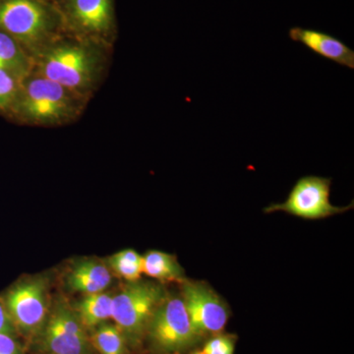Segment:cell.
Listing matches in <instances>:
<instances>
[{
  "label": "cell",
  "instance_id": "12",
  "mask_svg": "<svg viewBox=\"0 0 354 354\" xmlns=\"http://www.w3.org/2000/svg\"><path fill=\"white\" fill-rule=\"evenodd\" d=\"M111 283L108 266L97 260L77 261L65 277V283L72 292L85 295L102 292Z\"/></svg>",
  "mask_w": 354,
  "mask_h": 354
},
{
  "label": "cell",
  "instance_id": "5",
  "mask_svg": "<svg viewBox=\"0 0 354 354\" xmlns=\"http://www.w3.org/2000/svg\"><path fill=\"white\" fill-rule=\"evenodd\" d=\"M48 281L29 277L13 283L0 297L18 335L31 337L43 330L50 315Z\"/></svg>",
  "mask_w": 354,
  "mask_h": 354
},
{
  "label": "cell",
  "instance_id": "19",
  "mask_svg": "<svg viewBox=\"0 0 354 354\" xmlns=\"http://www.w3.org/2000/svg\"><path fill=\"white\" fill-rule=\"evenodd\" d=\"M237 337L235 335L221 334L212 335L208 337L204 346L202 353L204 354H234L235 344Z\"/></svg>",
  "mask_w": 354,
  "mask_h": 354
},
{
  "label": "cell",
  "instance_id": "4",
  "mask_svg": "<svg viewBox=\"0 0 354 354\" xmlns=\"http://www.w3.org/2000/svg\"><path fill=\"white\" fill-rule=\"evenodd\" d=\"M164 286L150 281H127L113 297V319L127 339L136 348L146 339L156 309L167 297Z\"/></svg>",
  "mask_w": 354,
  "mask_h": 354
},
{
  "label": "cell",
  "instance_id": "16",
  "mask_svg": "<svg viewBox=\"0 0 354 354\" xmlns=\"http://www.w3.org/2000/svg\"><path fill=\"white\" fill-rule=\"evenodd\" d=\"M90 342L101 354H127L124 335L115 324L104 322L91 332Z\"/></svg>",
  "mask_w": 354,
  "mask_h": 354
},
{
  "label": "cell",
  "instance_id": "22",
  "mask_svg": "<svg viewBox=\"0 0 354 354\" xmlns=\"http://www.w3.org/2000/svg\"><path fill=\"white\" fill-rule=\"evenodd\" d=\"M189 354H204L202 353V351H191V353Z\"/></svg>",
  "mask_w": 354,
  "mask_h": 354
},
{
  "label": "cell",
  "instance_id": "3",
  "mask_svg": "<svg viewBox=\"0 0 354 354\" xmlns=\"http://www.w3.org/2000/svg\"><path fill=\"white\" fill-rule=\"evenodd\" d=\"M0 30L32 58L66 34L55 0H0Z\"/></svg>",
  "mask_w": 354,
  "mask_h": 354
},
{
  "label": "cell",
  "instance_id": "6",
  "mask_svg": "<svg viewBox=\"0 0 354 354\" xmlns=\"http://www.w3.org/2000/svg\"><path fill=\"white\" fill-rule=\"evenodd\" d=\"M146 339L160 353L190 351L204 339L195 332L181 297L167 295L152 317Z\"/></svg>",
  "mask_w": 354,
  "mask_h": 354
},
{
  "label": "cell",
  "instance_id": "10",
  "mask_svg": "<svg viewBox=\"0 0 354 354\" xmlns=\"http://www.w3.org/2000/svg\"><path fill=\"white\" fill-rule=\"evenodd\" d=\"M41 333L44 348L51 354H90L88 330L64 302L53 306Z\"/></svg>",
  "mask_w": 354,
  "mask_h": 354
},
{
  "label": "cell",
  "instance_id": "9",
  "mask_svg": "<svg viewBox=\"0 0 354 354\" xmlns=\"http://www.w3.org/2000/svg\"><path fill=\"white\" fill-rule=\"evenodd\" d=\"M181 286V298L195 332L203 339L223 333L230 316L227 302L204 281L184 279Z\"/></svg>",
  "mask_w": 354,
  "mask_h": 354
},
{
  "label": "cell",
  "instance_id": "17",
  "mask_svg": "<svg viewBox=\"0 0 354 354\" xmlns=\"http://www.w3.org/2000/svg\"><path fill=\"white\" fill-rule=\"evenodd\" d=\"M109 265L118 276L127 281H138L143 274V256L133 249L114 254L109 258Z\"/></svg>",
  "mask_w": 354,
  "mask_h": 354
},
{
  "label": "cell",
  "instance_id": "18",
  "mask_svg": "<svg viewBox=\"0 0 354 354\" xmlns=\"http://www.w3.org/2000/svg\"><path fill=\"white\" fill-rule=\"evenodd\" d=\"M23 79L12 72L0 69V114L2 115H6L15 101Z\"/></svg>",
  "mask_w": 354,
  "mask_h": 354
},
{
  "label": "cell",
  "instance_id": "23",
  "mask_svg": "<svg viewBox=\"0 0 354 354\" xmlns=\"http://www.w3.org/2000/svg\"><path fill=\"white\" fill-rule=\"evenodd\" d=\"M55 2L59 1V0H55Z\"/></svg>",
  "mask_w": 354,
  "mask_h": 354
},
{
  "label": "cell",
  "instance_id": "7",
  "mask_svg": "<svg viewBox=\"0 0 354 354\" xmlns=\"http://www.w3.org/2000/svg\"><path fill=\"white\" fill-rule=\"evenodd\" d=\"M57 3L66 34L111 46L116 34L114 0H59Z\"/></svg>",
  "mask_w": 354,
  "mask_h": 354
},
{
  "label": "cell",
  "instance_id": "21",
  "mask_svg": "<svg viewBox=\"0 0 354 354\" xmlns=\"http://www.w3.org/2000/svg\"><path fill=\"white\" fill-rule=\"evenodd\" d=\"M0 333L13 335V337H18L17 330L14 327L12 321L9 318L1 300H0Z\"/></svg>",
  "mask_w": 354,
  "mask_h": 354
},
{
  "label": "cell",
  "instance_id": "11",
  "mask_svg": "<svg viewBox=\"0 0 354 354\" xmlns=\"http://www.w3.org/2000/svg\"><path fill=\"white\" fill-rule=\"evenodd\" d=\"M288 36L291 41L304 44L314 55L346 68L354 69V50L332 35L318 30L293 27L288 31Z\"/></svg>",
  "mask_w": 354,
  "mask_h": 354
},
{
  "label": "cell",
  "instance_id": "2",
  "mask_svg": "<svg viewBox=\"0 0 354 354\" xmlns=\"http://www.w3.org/2000/svg\"><path fill=\"white\" fill-rule=\"evenodd\" d=\"M87 100L32 71L21 83L6 118L32 127H58L81 115Z\"/></svg>",
  "mask_w": 354,
  "mask_h": 354
},
{
  "label": "cell",
  "instance_id": "15",
  "mask_svg": "<svg viewBox=\"0 0 354 354\" xmlns=\"http://www.w3.org/2000/svg\"><path fill=\"white\" fill-rule=\"evenodd\" d=\"M0 69L25 78L34 69V58L15 39L0 30Z\"/></svg>",
  "mask_w": 354,
  "mask_h": 354
},
{
  "label": "cell",
  "instance_id": "1",
  "mask_svg": "<svg viewBox=\"0 0 354 354\" xmlns=\"http://www.w3.org/2000/svg\"><path fill=\"white\" fill-rule=\"evenodd\" d=\"M106 48L65 34L35 57L32 71L88 101L104 70Z\"/></svg>",
  "mask_w": 354,
  "mask_h": 354
},
{
  "label": "cell",
  "instance_id": "14",
  "mask_svg": "<svg viewBox=\"0 0 354 354\" xmlns=\"http://www.w3.org/2000/svg\"><path fill=\"white\" fill-rule=\"evenodd\" d=\"M143 274L160 283H183L185 279L183 268L177 258L162 251H149L143 256Z\"/></svg>",
  "mask_w": 354,
  "mask_h": 354
},
{
  "label": "cell",
  "instance_id": "13",
  "mask_svg": "<svg viewBox=\"0 0 354 354\" xmlns=\"http://www.w3.org/2000/svg\"><path fill=\"white\" fill-rule=\"evenodd\" d=\"M113 297L109 293H91L84 295L74 307L86 330L92 332L97 326L108 322L113 316Z\"/></svg>",
  "mask_w": 354,
  "mask_h": 354
},
{
  "label": "cell",
  "instance_id": "20",
  "mask_svg": "<svg viewBox=\"0 0 354 354\" xmlns=\"http://www.w3.org/2000/svg\"><path fill=\"white\" fill-rule=\"evenodd\" d=\"M0 354H25L17 337L0 333Z\"/></svg>",
  "mask_w": 354,
  "mask_h": 354
},
{
  "label": "cell",
  "instance_id": "8",
  "mask_svg": "<svg viewBox=\"0 0 354 354\" xmlns=\"http://www.w3.org/2000/svg\"><path fill=\"white\" fill-rule=\"evenodd\" d=\"M332 178L317 176L300 177L291 188L285 202L274 203L264 209L265 214L283 212L304 220H323L341 215L353 208V202L344 207L330 201Z\"/></svg>",
  "mask_w": 354,
  "mask_h": 354
}]
</instances>
